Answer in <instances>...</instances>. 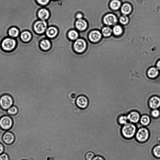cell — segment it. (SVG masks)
<instances>
[{
    "mask_svg": "<svg viewBox=\"0 0 160 160\" xmlns=\"http://www.w3.org/2000/svg\"><path fill=\"white\" fill-rule=\"evenodd\" d=\"M76 96V95L75 94H72L71 95V97L72 98H75Z\"/></svg>",
    "mask_w": 160,
    "mask_h": 160,
    "instance_id": "cell-39",
    "label": "cell"
},
{
    "mask_svg": "<svg viewBox=\"0 0 160 160\" xmlns=\"http://www.w3.org/2000/svg\"><path fill=\"white\" fill-rule=\"evenodd\" d=\"M48 27L47 21L41 20L36 21L33 26L34 32L37 34H39L44 33Z\"/></svg>",
    "mask_w": 160,
    "mask_h": 160,
    "instance_id": "cell-4",
    "label": "cell"
},
{
    "mask_svg": "<svg viewBox=\"0 0 160 160\" xmlns=\"http://www.w3.org/2000/svg\"><path fill=\"white\" fill-rule=\"evenodd\" d=\"M19 33L18 30L15 27L11 28L9 31V35L12 37H16L18 36Z\"/></svg>",
    "mask_w": 160,
    "mask_h": 160,
    "instance_id": "cell-25",
    "label": "cell"
},
{
    "mask_svg": "<svg viewBox=\"0 0 160 160\" xmlns=\"http://www.w3.org/2000/svg\"><path fill=\"white\" fill-rule=\"evenodd\" d=\"M102 35L99 31L95 30L91 31L88 35L90 41L92 42L96 43L101 39Z\"/></svg>",
    "mask_w": 160,
    "mask_h": 160,
    "instance_id": "cell-12",
    "label": "cell"
},
{
    "mask_svg": "<svg viewBox=\"0 0 160 160\" xmlns=\"http://www.w3.org/2000/svg\"><path fill=\"white\" fill-rule=\"evenodd\" d=\"M38 16L40 20L46 21L50 16V12L45 8L40 9L38 12Z\"/></svg>",
    "mask_w": 160,
    "mask_h": 160,
    "instance_id": "cell-17",
    "label": "cell"
},
{
    "mask_svg": "<svg viewBox=\"0 0 160 160\" xmlns=\"http://www.w3.org/2000/svg\"><path fill=\"white\" fill-rule=\"evenodd\" d=\"M2 140L6 144L10 145L13 144L15 140L14 134L11 132H5L3 134Z\"/></svg>",
    "mask_w": 160,
    "mask_h": 160,
    "instance_id": "cell-11",
    "label": "cell"
},
{
    "mask_svg": "<svg viewBox=\"0 0 160 160\" xmlns=\"http://www.w3.org/2000/svg\"><path fill=\"white\" fill-rule=\"evenodd\" d=\"M121 5V2L119 0H113L111 2L110 5L112 9L116 10L120 8Z\"/></svg>",
    "mask_w": 160,
    "mask_h": 160,
    "instance_id": "cell-24",
    "label": "cell"
},
{
    "mask_svg": "<svg viewBox=\"0 0 160 160\" xmlns=\"http://www.w3.org/2000/svg\"><path fill=\"white\" fill-rule=\"evenodd\" d=\"M129 20L128 18L125 15L121 16L119 19L120 23L123 24H127L129 22Z\"/></svg>",
    "mask_w": 160,
    "mask_h": 160,
    "instance_id": "cell-32",
    "label": "cell"
},
{
    "mask_svg": "<svg viewBox=\"0 0 160 160\" xmlns=\"http://www.w3.org/2000/svg\"><path fill=\"white\" fill-rule=\"evenodd\" d=\"M128 122L127 115H121L118 118L119 123L122 126L127 124Z\"/></svg>",
    "mask_w": 160,
    "mask_h": 160,
    "instance_id": "cell-23",
    "label": "cell"
},
{
    "mask_svg": "<svg viewBox=\"0 0 160 160\" xmlns=\"http://www.w3.org/2000/svg\"><path fill=\"white\" fill-rule=\"evenodd\" d=\"M156 67L160 72V59L157 62L156 64Z\"/></svg>",
    "mask_w": 160,
    "mask_h": 160,
    "instance_id": "cell-38",
    "label": "cell"
},
{
    "mask_svg": "<svg viewBox=\"0 0 160 160\" xmlns=\"http://www.w3.org/2000/svg\"><path fill=\"white\" fill-rule=\"evenodd\" d=\"M13 125V120L9 116H4L0 119V128L5 130H10Z\"/></svg>",
    "mask_w": 160,
    "mask_h": 160,
    "instance_id": "cell-6",
    "label": "cell"
},
{
    "mask_svg": "<svg viewBox=\"0 0 160 160\" xmlns=\"http://www.w3.org/2000/svg\"><path fill=\"white\" fill-rule=\"evenodd\" d=\"M93 160H105L103 157L100 156L95 157Z\"/></svg>",
    "mask_w": 160,
    "mask_h": 160,
    "instance_id": "cell-37",
    "label": "cell"
},
{
    "mask_svg": "<svg viewBox=\"0 0 160 160\" xmlns=\"http://www.w3.org/2000/svg\"><path fill=\"white\" fill-rule=\"evenodd\" d=\"M36 1L39 5L45 6L47 5L50 2V0H36Z\"/></svg>",
    "mask_w": 160,
    "mask_h": 160,
    "instance_id": "cell-33",
    "label": "cell"
},
{
    "mask_svg": "<svg viewBox=\"0 0 160 160\" xmlns=\"http://www.w3.org/2000/svg\"><path fill=\"white\" fill-rule=\"evenodd\" d=\"M104 23L108 26H112L117 21L116 16L112 14H108L105 16L103 19Z\"/></svg>",
    "mask_w": 160,
    "mask_h": 160,
    "instance_id": "cell-14",
    "label": "cell"
},
{
    "mask_svg": "<svg viewBox=\"0 0 160 160\" xmlns=\"http://www.w3.org/2000/svg\"><path fill=\"white\" fill-rule=\"evenodd\" d=\"M137 126L135 124L128 122L123 126L121 128V133L125 138L130 139L133 138L137 132Z\"/></svg>",
    "mask_w": 160,
    "mask_h": 160,
    "instance_id": "cell-1",
    "label": "cell"
},
{
    "mask_svg": "<svg viewBox=\"0 0 160 160\" xmlns=\"http://www.w3.org/2000/svg\"><path fill=\"white\" fill-rule=\"evenodd\" d=\"M77 20H80L83 19V15L81 13H78L76 15Z\"/></svg>",
    "mask_w": 160,
    "mask_h": 160,
    "instance_id": "cell-35",
    "label": "cell"
},
{
    "mask_svg": "<svg viewBox=\"0 0 160 160\" xmlns=\"http://www.w3.org/2000/svg\"><path fill=\"white\" fill-rule=\"evenodd\" d=\"M79 33L77 30H72L68 33V37L70 40L75 41L79 38Z\"/></svg>",
    "mask_w": 160,
    "mask_h": 160,
    "instance_id": "cell-20",
    "label": "cell"
},
{
    "mask_svg": "<svg viewBox=\"0 0 160 160\" xmlns=\"http://www.w3.org/2000/svg\"><path fill=\"white\" fill-rule=\"evenodd\" d=\"M16 44V41L13 39L7 38L5 39L2 43V47L3 50L6 51H10L13 50Z\"/></svg>",
    "mask_w": 160,
    "mask_h": 160,
    "instance_id": "cell-7",
    "label": "cell"
},
{
    "mask_svg": "<svg viewBox=\"0 0 160 160\" xmlns=\"http://www.w3.org/2000/svg\"><path fill=\"white\" fill-rule=\"evenodd\" d=\"M0 160H9V156L7 154L4 153L0 155Z\"/></svg>",
    "mask_w": 160,
    "mask_h": 160,
    "instance_id": "cell-34",
    "label": "cell"
},
{
    "mask_svg": "<svg viewBox=\"0 0 160 160\" xmlns=\"http://www.w3.org/2000/svg\"><path fill=\"white\" fill-rule=\"evenodd\" d=\"M151 116L154 118H158L160 117V110L159 109H152L151 112Z\"/></svg>",
    "mask_w": 160,
    "mask_h": 160,
    "instance_id": "cell-29",
    "label": "cell"
},
{
    "mask_svg": "<svg viewBox=\"0 0 160 160\" xmlns=\"http://www.w3.org/2000/svg\"><path fill=\"white\" fill-rule=\"evenodd\" d=\"M139 122L142 126L146 127L150 124L151 119L148 115H144L141 116Z\"/></svg>",
    "mask_w": 160,
    "mask_h": 160,
    "instance_id": "cell-19",
    "label": "cell"
},
{
    "mask_svg": "<svg viewBox=\"0 0 160 160\" xmlns=\"http://www.w3.org/2000/svg\"><path fill=\"white\" fill-rule=\"evenodd\" d=\"M95 157V155L92 152H87L85 155V158L86 160H93Z\"/></svg>",
    "mask_w": 160,
    "mask_h": 160,
    "instance_id": "cell-31",
    "label": "cell"
},
{
    "mask_svg": "<svg viewBox=\"0 0 160 160\" xmlns=\"http://www.w3.org/2000/svg\"><path fill=\"white\" fill-rule=\"evenodd\" d=\"M59 33L58 29L55 27H48L45 32L48 38L53 39Z\"/></svg>",
    "mask_w": 160,
    "mask_h": 160,
    "instance_id": "cell-15",
    "label": "cell"
},
{
    "mask_svg": "<svg viewBox=\"0 0 160 160\" xmlns=\"http://www.w3.org/2000/svg\"><path fill=\"white\" fill-rule=\"evenodd\" d=\"M147 73L148 76L150 79H154L158 77L160 72L156 67L152 66L148 70Z\"/></svg>",
    "mask_w": 160,
    "mask_h": 160,
    "instance_id": "cell-16",
    "label": "cell"
},
{
    "mask_svg": "<svg viewBox=\"0 0 160 160\" xmlns=\"http://www.w3.org/2000/svg\"><path fill=\"white\" fill-rule=\"evenodd\" d=\"M153 153L155 157L160 158V145H157L154 148Z\"/></svg>",
    "mask_w": 160,
    "mask_h": 160,
    "instance_id": "cell-28",
    "label": "cell"
},
{
    "mask_svg": "<svg viewBox=\"0 0 160 160\" xmlns=\"http://www.w3.org/2000/svg\"><path fill=\"white\" fill-rule=\"evenodd\" d=\"M87 46V42L84 39L79 38L74 42L73 47L74 50L76 52L81 54L85 51Z\"/></svg>",
    "mask_w": 160,
    "mask_h": 160,
    "instance_id": "cell-3",
    "label": "cell"
},
{
    "mask_svg": "<svg viewBox=\"0 0 160 160\" xmlns=\"http://www.w3.org/2000/svg\"><path fill=\"white\" fill-rule=\"evenodd\" d=\"M127 116L130 122L135 124L140 122L141 115L137 111L133 110L130 112Z\"/></svg>",
    "mask_w": 160,
    "mask_h": 160,
    "instance_id": "cell-9",
    "label": "cell"
},
{
    "mask_svg": "<svg viewBox=\"0 0 160 160\" xmlns=\"http://www.w3.org/2000/svg\"><path fill=\"white\" fill-rule=\"evenodd\" d=\"M102 32L104 36L108 37L112 34V30L109 27H105L102 29Z\"/></svg>",
    "mask_w": 160,
    "mask_h": 160,
    "instance_id": "cell-27",
    "label": "cell"
},
{
    "mask_svg": "<svg viewBox=\"0 0 160 160\" xmlns=\"http://www.w3.org/2000/svg\"><path fill=\"white\" fill-rule=\"evenodd\" d=\"M113 31L115 34L116 35H119L122 33L123 30L120 26H117L113 28Z\"/></svg>",
    "mask_w": 160,
    "mask_h": 160,
    "instance_id": "cell-30",
    "label": "cell"
},
{
    "mask_svg": "<svg viewBox=\"0 0 160 160\" xmlns=\"http://www.w3.org/2000/svg\"><path fill=\"white\" fill-rule=\"evenodd\" d=\"M75 26L78 31L83 32L87 30L88 23L87 21L83 19L77 20L75 23Z\"/></svg>",
    "mask_w": 160,
    "mask_h": 160,
    "instance_id": "cell-13",
    "label": "cell"
},
{
    "mask_svg": "<svg viewBox=\"0 0 160 160\" xmlns=\"http://www.w3.org/2000/svg\"><path fill=\"white\" fill-rule=\"evenodd\" d=\"M18 108L15 106H12L7 110L8 114L11 115H15L18 113Z\"/></svg>",
    "mask_w": 160,
    "mask_h": 160,
    "instance_id": "cell-26",
    "label": "cell"
},
{
    "mask_svg": "<svg viewBox=\"0 0 160 160\" xmlns=\"http://www.w3.org/2000/svg\"><path fill=\"white\" fill-rule=\"evenodd\" d=\"M40 45L42 50L46 51L50 50L52 47V44L48 38L42 40L40 42Z\"/></svg>",
    "mask_w": 160,
    "mask_h": 160,
    "instance_id": "cell-18",
    "label": "cell"
},
{
    "mask_svg": "<svg viewBox=\"0 0 160 160\" xmlns=\"http://www.w3.org/2000/svg\"><path fill=\"white\" fill-rule=\"evenodd\" d=\"M13 98L10 95L5 94L0 97V106L4 110L8 109L13 104Z\"/></svg>",
    "mask_w": 160,
    "mask_h": 160,
    "instance_id": "cell-5",
    "label": "cell"
},
{
    "mask_svg": "<svg viewBox=\"0 0 160 160\" xmlns=\"http://www.w3.org/2000/svg\"><path fill=\"white\" fill-rule=\"evenodd\" d=\"M149 105L151 109L160 108V97L154 95L151 97L149 101Z\"/></svg>",
    "mask_w": 160,
    "mask_h": 160,
    "instance_id": "cell-10",
    "label": "cell"
},
{
    "mask_svg": "<svg viewBox=\"0 0 160 160\" xmlns=\"http://www.w3.org/2000/svg\"><path fill=\"white\" fill-rule=\"evenodd\" d=\"M135 134V137L137 140L143 143L147 141L149 139L150 132L148 128L142 126L141 125Z\"/></svg>",
    "mask_w": 160,
    "mask_h": 160,
    "instance_id": "cell-2",
    "label": "cell"
},
{
    "mask_svg": "<svg viewBox=\"0 0 160 160\" xmlns=\"http://www.w3.org/2000/svg\"><path fill=\"white\" fill-rule=\"evenodd\" d=\"M4 151V147L3 144L0 143V155L2 154Z\"/></svg>",
    "mask_w": 160,
    "mask_h": 160,
    "instance_id": "cell-36",
    "label": "cell"
},
{
    "mask_svg": "<svg viewBox=\"0 0 160 160\" xmlns=\"http://www.w3.org/2000/svg\"><path fill=\"white\" fill-rule=\"evenodd\" d=\"M132 10L131 5L128 3H125L122 5L121 9L122 13L124 15L130 14Z\"/></svg>",
    "mask_w": 160,
    "mask_h": 160,
    "instance_id": "cell-22",
    "label": "cell"
},
{
    "mask_svg": "<svg viewBox=\"0 0 160 160\" xmlns=\"http://www.w3.org/2000/svg\"><path fill=\"white\" fill-rule=\"evenodd\" d=\"M77 107L82 109L87 108L89 105V101L87 97L84 95L79 96L76 101Z\"/></svg>",
    "mask_w": 160,
    "mask_h": 160,
    "instance_id": "cell-8",
    "label": "cell"
},
{
    "mask_svg": "<svg viewBox=\"0 0 160 160\" xmlns=\"http://www.w3.org/2000/svg\"><path fill=\"white\" fill-rule=\"evenodd\" d=\"M20 37L23 42H28L30 41L32 38V35L30 32L24 31L21 34Z\"/></svg>",
    "mask_w": 160,
    "mask_h": 160,
    "instance_id": "cell-21",
    "label": "cell"
}]
</instances>
